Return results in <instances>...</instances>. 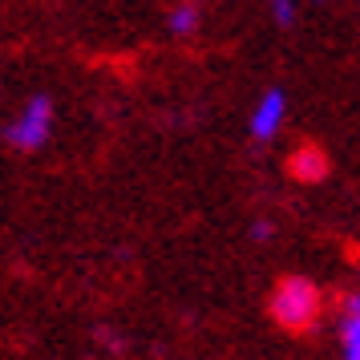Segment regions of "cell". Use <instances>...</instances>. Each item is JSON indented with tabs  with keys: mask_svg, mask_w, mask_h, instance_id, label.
I'll return each instance as SVG.
<instances>
[{
	"mask_svg": "<svg viewBox=\"0 0 360 360\" xmlns=\"http://www.w3.org/2000/svg\"><path fill=\"white\" fill-rule=\"evenodd\" d=\"M271 320H276L283 332H308L316 328L320 311H324V295L320 288L304 276H283L271 292Z\"/></svg>",
	"mask_w": 360,
	"mask_h": 360,
	"instance_id": "obj_1",
	"label": "cell"
},
{
	"mask_svg": "<svg viewBox=\"0 0 360 360\" xmlns=\"http://www.w3.org/2000/svg\"><path fill=\"white\" fill-rule=\"evenodd\" d=\"M53 134V101L45 94H33V98L25 101L17 110V117L8 122V130H4V142L13 150H25V154H33L49 142Z\"/></svg>",
	"mask_w": 360,
	"mask_h": 360,
	"instance_id": "obj_2",
	"label": "cell"
},
{
	"mask_svg": "<svg viewBox=\"0 0 360 360\" xmlns=\"http://www.w3.org/2000/svg\"><path fill=\"white\" fill-rule=\"evenodd\" d=\"M283 117H288V98L283 89H267L255 110H251V138L255 142H271L279 130H283Z\"/></svg>",
	"mask_w": 360,
	"mask_h": 360,
	"instance_id": "obj_3",
	"label": "cell"
},
{
	"mask_svg": "<svg viewBox=\"0 0 360 360\" xmlns=\"http://www.w3.org/2000/svg\"><path fill=\"white\" fill-rule=\"evenodd\" d=\"M288 174L295 182H324L328 179V154L320 146H295L288 158Z\"/></svg>",
	"mask_w": 360,
	"mask_h": 360,
	"instance_id": "obj_4",
	"label": "cell"
},
{
	"mask_svg": "<svg viewBox=\"0 0 360 360\" xmlns=\"http://www.w3.org/2000/svg\"><path fill=\"white\" fill-rule=\"evenodd\" d=\"M198 25H202V13H198V4H191V0H182V4H174L166 13V29L174 37H195Z\"/></svg>",
	"mask_w": 360,
	"mask_h": 360,
	"instance_id": "obj_5",
	"label": "cell"
},
{
	"mask_svg": "<svg viewBox=\"0 0 360 360\" xmlns=\"http://www.w3.org/2000/svg\"><path fill=\"white\" fill-rule=\"evenodd\" d=\"M340 348H344V360H360V311H344Z\"/></svg>",
	"mask_w": 360,
	"mask_h": 360,
	"instance_id": "obj_6",
	"label": "cell"
},
{
	"mask_svg": "<svg viewBox=\"0 0 360 360\" xmlns=\"http://www.w3.org/2000/svg\"><path fill=\"white\" fill-rule=\"evenodd\" d=\"M267 17L276 29H292L295 25V0H267Z\"/></svg>",
	"mask_w": 360,
	"mask_h": 360,
	"instance_id": "obj_7",
	"label": "cell"
},
{
	"mask_svg": "<svg viewBox=\"0 0 360 360\" xmlns=\"http://www.w3.org/2000/svg\"><path fill=\"white\" fill-rule=\"evenodd\" d=\"M267 239H271V223H251V243H267Z\"/></svg>",
	"mask_w": 360,
	"mask_h": 360,
	"instance_id": "obj_8",
	"label": "cell"
},
{
	"mask_svg": "<svg viewBox=\"0 0 360 360\" xmlns=\"http://www.w3.org/2000/svg\"><path fill=\"white\" fill-rule=\"evenodd\" d=\"M344 311H360V292H352L348 300H344Z\"/></svg>",
	"mask_w": 360,
	"mask_h": 360,
	"instance_id": "obj_9",
	"label": "cell"
},
{
	"mask_svg": "<svg viewBox=\"0 0 360 360\" xmlns=\"http://www.w3.org/2000/svg\"><path fill=\"white\" fill-rule=\"evenodd\" d=\"M316 4H324V0H316Z\"/></svg>",
	"mask_w": 360,
	"mask_h": 360,
	"instance_id": "obj_10",
	"label": "cell"
}]
</instances>
